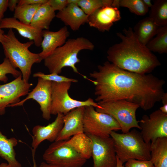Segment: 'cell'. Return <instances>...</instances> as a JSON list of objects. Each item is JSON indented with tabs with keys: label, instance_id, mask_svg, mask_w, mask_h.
<instances>
[{
	"label": "cell",
	"instance_id": "9a60e30c",
	"mask_svg": "<svg viewBox=\"0 0 167 167\" xmlns=\"http://www.w3.org/2000/svg\"><path fill=\"white\" fill-rule=\"evenodd\" d=\"M64 115L59 113L55 120L46 126L37 125L32 129V146L36 150L39 145L43 141L50 142L55 141L63 125Z\"/></svg>",
	"mask_w": 167,
	"mask_h": 167
},
{
	"label": "cell",
	"instance_id": "3957f363",
	"mask_svg": "<svg viewBox=\"0 0 167 167\" xmlns=\"http://www.w3.org/2000/svg\"><path fill=\"white\" fill-rule=\"evenodd\" d=\"M34 43L32 41L21 42L12 29H9L7 33L4 34L1 43L5 57L14 67L19 69L23 79L26 82H28L33 65L42 61L39 53H32L29 50Z\"/></svg>",
	"mask_w": 167,
	"mask_h": 167
},
{
	"label": "cell",
	"instance_id": "ba28073f",
	"mask_svg": "<svg viewBox=\"0 0 167 167\" xmlns=\"http://www.w3.org/2000/svg\"><path fill=\"white\" fill-rule=\"evenodd\" d=\"M84 132L88 135L107 137L111 132L121 130L119 125L110 115L96 111L92 106H85Z\"/></svg>",
	"mask_w": 167,
	"mask_h": 167
},
{
	"label": "cell",
	"instance_id": "8d00e7d4",
	"mask_svg": "<svg viewBox=\"0 0 167 167\" xmlns=\"http://www.w3.org/2000/svg\"><path fill=\"white\" fill-rule=\"evenodd\" d=\"M19 0H8V8L11 11H14L18 4Z\"/></svg>",
	"mask_w": 167,
	"mask_h": 167
},
{
	"label": "cell",
	"instance_id": "277c9868",
	"mask_svg": "<svg viewBox=\"0 0 167 167\" xmlns=\"http://www.w3.org/2000/svg\"><path fill=\"white\" fill-rule=\"evenodd\" d=\"M94 47L93 44L85 37L69 39L44 60L45 66L50 74L59 75L64 67H69L74 72L81 75L75 66L80 62L78 54L82 50H92Z\"/></svg>",
	"mask_w": 167,
	"mask_h": 167
},
{
	"label": "cell",
	"instance_id": "7402d4cb",
	"mask_svg": "<svg viewBox=\"0 0 167 167\" xmlns=\"http://www.w3.org/2000/svg\"><path fill=\"white\" fill-rule=\"evenodd\" d=\"M150 160L155 167H167V137L151 143Z\"/></svg>",
	"mask_w": 167,
	"mask_h": 167
},
{
	"label": "cell",
	"instance_id": "ffe728a7",
	"mask_svg": "<svg viewBox=\"0 0 167 167\" xmlns=\"http://www.w3.org/2000/svg\"><path fill=\"white\" fill-rule=\"evenodd\" d=\"M160 27L148 17L139 21L133 29L138 40L142 44L146 45L156 36Z\"/></svg>",
	"mask_w": 167,
	"mask_h": 167
},
{
	"label": "cell",
	"instance_id": "7c38bea8",
	"mask_svg": "<svg viewBox=\"0 0 167 167\" xmlns=\"http://www.w3.org/2000/svg\"><path fill=\"white\" fill-rule=\"evenodd\" d=\"M32 85L25 82L22 75L8 83L0 84V115L5 113L6 107H13L19 102L20 98L28 94Z\"/></svg>",
	"mask_w": 167,
	"mask_h": 167
},
{
	"label": "cell",
	"instance_id": "ee69618b",
	"mask_svg": "<svg viewBox=\"0 0 167 167\" xmlns=\"http://www.w3.org/2000/svg\"><path fill=\"white\" fill-rule=\"evenodd\" d=\"M153 167H155L154 166H153Z\"/></svg>",
	"mask_w": 167,
	"mask_h": 167
},
{
	"label": "cell",
	"instance_id": "836d02e7",
	"mask_svg": "<svg viewBox=\"0 0 167 167\" xmlns=\"http://www.w3.org/2000/svg\"><path fill=\"white\" fill-rule=\"evenodd\" d=\"M48 0H19L18 5H42L47 2Z\"/></svg>",
	"mask_w": 167,
	"mask_h": 167
},
{
	"label": "cell",
	"instance_id": "ac0fdd59",
	"mask_svg": "<svg viewBox=\"0 0 167 167\" xmlns=\"http://www.w3.org/2000/svg\"><path fill=\"white\" fill-rule=\"evenodd\" d=\"M0 28L15 29L21 36L33 41L36 46L41 45L43 39L42 30L36 28L30 24L24 23L13 17L5 18L0 24Z\"/></svg>",
	"mask_w": 167,
	"mask_h": 167
},
{
	"label": "cell",
	"instance_id": "2e32d148",
	"mask_svg": "<svg viewBox=\"0 0 167 167\" xmlns=\"http://www.w3.org/2000/svg\"><path fill=\"white\" fill-rule=\"evenodd\" d=\"M85 106L77 108L64 115L63 125L55 140H65L84 132L83 118Z\"/></svg>",
	"mask_w": 167,
	"mask_h": 167
},
{
	"label": "cell",
	"instance_id": "5b68a950",
	"mask_svg": "<svg viewBox=\"0 0 167 167\" xmlns=\"http://www.w3.org/2000/svg\"><path fill=\"white\" fill-rule=\"evenodd\" d=\"M117 156L123 164L130 159L148 161L151 159V143L143 139L140 132L133 129L125 133L112 131Z\"/></svg>",
	"mask_w": 167,
	"mask_h": 167
},
{
	"label": "cell",
	"instance_id": "b9f144b4",
	"mask_svg": "<svg viewBox=\"0 0 167 167\" xmlns=\"http://www.w3.org/2000/svg\"><path fill=\"white\" fill-rule=\"evenodd\" d=\"M4 33V31L0 28V43H1L3 39Z\"/></svg>",
	"mask_w": 167,
	"mask_h": 167
},
{
	"label": "cell",
	"instance_id": "4fadbf2b",
	"mask_svg": "<svg viewBox=\"0 0 167 167\" xmlns=\"http://www.w3.org/2000/svg\"><path fill=\"white\" fill-rule=\"evenodd\" d=\"M27 95L24 99L14 105L13 107L22 106L28 100L32 99L40 105L43 118L49 120L51 115L52 81L38 78L36 86Z\"/></svg>",
	"mask_w": 167,
	"mask_h": 167
},
{
	"label": "cell",
	"instance_id": "4dcf8cb0",
	"mask_svg": "<svg viewBox=\"0 0 167 167\" xmlns=\"http://www.w3.org/2000/svg\"><path fill=\"white\" fill-rule=\"evenodd\" d=\"M33 77L41 78L44 79L57 83L71 82L76 83L78 80L75 79L67 78L63 75L54 73L45 74L41 72H37L33 74Z\"/></svg>",
	"mask_w": 167,
	"mask_h": 167
},
{
	"label": "cell",
	"instance_id": "83f0119b",
	"mask_svg": "<svg viewBox=\"0 0 167 167\" xmlns=\"http://www.w3.org/2000/svg\"><path fill=\"white\" fill-rule=\"evenodd\" d=\"M41 5H17L14 14V18L27 24H30L33 16Z\"/></svg>",
	"mask_w": 167,
	"mask_h": 167
},
{
	"label": "cell",
	"instance_id": "60d3db41",
	"mask_svg": "<svg viewBox=\"0 0 167 167\" xmlns=\"http://www.w3.org/2000/svg\"><path fill=\"white\" fill-rule=\"evenodd\" d=\"M117 157V163L116 167H124L123 164Z\"/></svg>",
	"mask_w": 167,
	"mask_h": 167
},
{
	"label": "cell",
	"instance_id": "44dd1931",
	"mask_svg": "<svg viewBox=\"0 0 167 167\" xmlns=\"http://www.w3.org/2000/svg\"><path fill=\"white\" fill-rule=\"evenodd\" d=\"M66 142L83 158L87 160L92 157V141L85 133L74 135L66 140Z\"/></svg>",
	"mask_w": 167,
	"mask_h": 167
},
{
	"label": "cell",
	"instance_id": "ab89813d",
	"mask_svg": "<svg viewBox=\"0 0 167 167\" xmlns=\"http://www.w3.org/2000/svg\"><path fill=\"white\" fill-rule=\"evenodd\" d=\"M36 150L32 149L33 165L32 167H37L36 162L35 159V153Z\"/></svg>",
	"mask_w": 167,
	"mask_h": 167
},
{
	"label": "cell",
	"instance_id": "603a6c76",
	"mask_svg": "<svg viewBox=\"0 0 167 167\" xmlns=\"http://www.w3.org/2000/svg\"><path fill=\"white\" fill-rule=\"evenodd\" d=\"M17 144L15 138H8L0 131V156L7 161L11 167H22L16 158L14 148Z\"/></svg>",
	"mask_w": 167,
	"mask_h": 167
},
{
	"label": "cell",
	"instance_id": "e575fe53",
	"mask_svg": "<svg viewBox=\"0 0 167 167\" xmlns=\"http://www.w3.org/2000/svg\"><path fill=\"white\" fill-rule=\"evenodd\" d=\"M8 0H0V24L4 18V13L8 8Z\"/></svg>",
	"mask_w": 167,
	"mask_h": 167
},
{
	"label": "cell",
	"instance_id": "74e56055",
	"mask_svg": "<svg viewBox=\"0 0 167 167\" xmlns=\"http://www.w3.org/2000/svg\"><path fill=\"white\" fill-rule=\"evenodd\" d=\"M37 167H59L58 166L49 164L45 162H42L40 165Z\"/></svg>",
	"mask_w": 167,
	"mask_h": 167
},
{
	"label": "cell",
	"instance_id": "f1b7e54d",
	"mask_svg": "<svg viewBox=\"0 0 167 167\" xmlns=\"http://www.w3.org/2000/svg\"><path fill=\"white\" fill-rule=\"evenodd\" d=\"M113 0H77L76 4L88 16L98 9L106 5H112Z\"/></svg>",
	"mask_w": 167,
	"mask_h": 167
},
{
	"label": "cell",
	"instance_id": "52a82bcc",
	"mask_svg": "<svg viewBox=\"0 0 167 167\" xmlns=\"http://www.w3.org/2000/svg\"><path fill=\"white\" fill-rule=\"evenodd\" d=\"M71 84V82H52L51 115L60 113L65 115L73 109L82 106H92L95 108L100 107L98 103L91 98L81 101L71 97L68 91Z\"/></svg>",
	"mask_w": 167,
	"mask_h": 167
},
{
	"label": "cell",
	"instance_id": "8992f818",
	"mask_svg": "<svg viewBox=\"0 0 167 167\" xmlns=\"http://www.w3.org/2000/svg\"><path fill=\"white\" fill-rule=\"evenodd\" d=\"M100 107L95 108L99 112L109 114L119 125L122 133H126L133 128L140 130L136 112L139 106L125 100H119L98 103Z\"/></svg>",
	"mask_w": 167,
	"mask_h": 167
},
{
	"label": "cell",
	"instance_id": "5bb4252c",
	"mask_svg": "<svg viewBox=\"0 0 167 167\" xmlns=\"http://www.w3.org/2000/svg\"><path fill=\"white\" fill-rule=\"evenodd\" d=\"M121 17L119 8L112 5L104 6L88 16L87 24L101 32L109 31L114 23Z\"/></svg>",
	"mask_w": 167,
	"mask_h": 167
},
{
	"label": "cell",
	"instance_id": "f35d334b",
	"mask_svg": "<svg viewBox=\"0 0 167 167\" xmlns=\"http://www.w3.org/2000/svg\"><path fill=\"white\" fill-rule=\"evenodd\" d=\"M145 5L148 8H151L153 5V3L151 0H142Z\"/></svg>",
	"mask_w": 167,
	"mask_h": 167
},
{
	"label": "cell",
	"instance_id": "1f68e13d",
	"mask_svg": "<svg viewBox=\"0 0 167 167\" xmlns=\"http://www.w3.org/2000/svg\"><path fill=\"white\" fill-rule=\"evenodd\" d=\"M152 163L151 160L142 161L135 159L128 160L125 164L124 167H153Z\"/></svg>",
	"mask_w": 167,
	"mask_h": 167
},
{
	"label": "cell",
	"instance_id": "e0dca14e",
	"mask_svg": "<svg viewBox=\"0 0 167 167\" xmlns=\"http://www.w3.org/2000/svg\"><path fill=\"white\" fill-rule=\"evenodd\" d=\"M69 35L70 32L66 26L55 32L43 30V39L41 45L42 50L39 53L41 59L44 60L57 48L64 45Z\"/></svg>",
	"mask_w": 167,
	"mask_h": 167
},
{
	"label": "cell",
	"instance_id": "d590c367",
	"mask_svg": "<svg viewBox=\"0 0 167 167\" xmlns=\"http://www.w3.org/2000/svg\"><path fill=\"white\" fill-rule=\"evenodd\" d=\"M163 105L160 108V110L162 112L167 114V93L165 92L161 98Z\"/></svg>",
	"mask_w": 167,
	"mask_h": 167
},
{
	"label": "cell",
	"instance_id": "f546056e",
	"mask_svg": "<svg viewBox=\"0 0 167 167\" xmlns=\"http://www.w3.org/2000/svg\"><path fill=\"white\" fill-rule=\"evenodd\" d=\"M8 74H11L15 78L22 75L20 71L14 67L9 60L5 57L3 62L0 64V81L6 83L8 80L6 76Z\"/></svg>",
	"mask_w": 167,
	"mask_h": 167
},
{
	"label": "cell",
	"instance_id": "30bf717a",
	"mask_svg": "<svg viewBox=\"0 0 167 167\" xmlns=\"http://www.w3.org/2000/svg\"><path fill=\"white\" fill-rule=\"evenodd\" d=\"M140 132L143 139L147 143L156 139L167 137V114L158 109L148 116L144 115L139 121Z\"/></svg>",
	"mask_w": 167,
	"mask_h": 167
},
{
	"label": "cell",
	"instance_id": "d6a6232c",
	"mask_svg": "<svg viewBox=\"0 0 167 167\" xmlns=\"http://www.w3.org/2000/svg\"><path fill=\"white\" fill-rule=\"evenodd\" d=\"M47 3L54 11L62 10L68 3L67 0H48Z\"/></svg>",
	"mask_w": 167,
	"mask_h": 167
},
{
	"label": "cell",
	"instance_id": "9c48e42d",
	"mask_svg": "<svg viewBox=\"0 0 167 167\" xmlns=\"http://www.w3.org/2000/svg\"><path fill=\"white\" fill-rule=\"evenodd\" d=\"M42 156L46 163L59 167H82L87 160L67 144L66 140L53 142Z\"/></svg>",
	"mask_w": 167,
	"mask_h": 167
},
{
	"label": "cell",
	"instance_id": "8fae6325",
	"mask_svg": "<svg viewBox=\"0 0 167 167\" xmlns=\"http://www.w3.org/2000/svg\"><path fill=\"white\" fill-rule=\"evenodd\" d=\"M88 135L93 142V167H116L117 157L112 138L110 136L101 137Z\"/></svg>",
	"mask_w": 167,
	"mask_h": 167
},
{
	"label": "cell",
	"instance_id": "7bdbcfd3",
	"mask_svg": "<svg viewBox=\"0 0 167 167\" xmlns=\"http://www.w3.org/2000/svg\"><path fill=\"white\" fill-rule=\"evenodd\" d=\"M0 167H11L7 163H2L0 164Z\"/></svg>",
	"mask_w": 167,
	"mask_h": 167
},
{
	"label": "cell",
	"instance_id": "484cf974",
	"mask_svg": "<svg viewBox=\"0 0 167 167\" xmlns=\"http://www.w3.org/2000/svg\"><path fill=\"white\" fill-rule=\"evenodd\" d=\"M151 52L160 54L167 53V25L160 27L156 36L147 44Z\"/></svg>",
	"mask_w": 167,
	"mask_h": 167
},
{
	"label": "cell",
	"instance_id": "7a4b0ae2",
	"mask_svg": "<svg viewBox=\"0 0 167 167\" xmlns=\"http://www.w3.org/2000/svg\"><path fill=\"white\" fill-rule=\"evenodd\" d=\"M117 33L121 41L107 50L108 61L119 68L139 74H150L161 65L156 56L138 40L133 28Z\"/></svg>",
	"mask_w": 167,
	"mask_h": 167
},
{
	"label": "cell",
	"instance_id": "4316f807",
	"mask_svg": "<svg viewBox=\"0 0 167 167\" xmlns=\"http://www.w3.org/2000/svg\"><path fill=\"white\" fill-rule=\"evenodd\" d=\"M112 6L118 8L120 7L127 8L132 13L139 16L145 15L149 10L142 0H113Z\"/></svg>",
	"mask_w": 167,
	"mask_h": 167
},
{
	"label": "cell",
	"instance_id": "cb8c5ba5",
	"mask_svg": "<svg viewBox=\"0 0 167 167\" xmlns=\"http://www.w3.org/2000/svg\"><path fill=\"white\" fill-rule=\"evenodd\" d=\"M55 17V11L47 2L39 7L30 25L38 30H49L52 21Z\"/></svg>",
	"mask_w": 167,
	"mask_h": 167
},
{
	"label": "cell",
	"instance_id": "d4e9b609",
	"mask_svg": "<svg viewBox=\"0 0 167 167\" xmlns=\"http://www.w3.org/2000/svg\"><path fill=\"white\" fill-rule=\"evenodd\" d=\"M150 9L149 17L159 27L167 25V0H154Z\"/></svg>",
	"mask_w": 167,
	"mask_h": 167
},
{
	"label": "cell",
	"instance_id": "d6986e66",
	"mask_svg": "<svg viewBox=\"0 0 167 167\" xmlns=\"http://www.w3.org/2000/svg\"><path fill=\"white\" fill-rule=\"evenodd\" d=\"M56 17L73 31H76L81 26L87 23L88 15L76 3L69 2L62 10L58 11Z\"/></svg>",
	"mask_w": 167,
	"mask_h": 167
},
{
	"label": "cell",
	"instance_id": "6da1fadb",
	"mask_svg": "<svg viewBox=\"0 0 167 167\" xmlns=\"http://www.w3.org/2000/svg\"><path fill=\"white\" fill-rule=\"evenodd\" d=\"M89 74L95 85L98 103L125 100L138 105L144 110L161 101L165 83L151 74H139L119 68L108 61Z\"/></svg>",
	"mask_w": 167,
	"mask_h": 167
}]
</instances>
